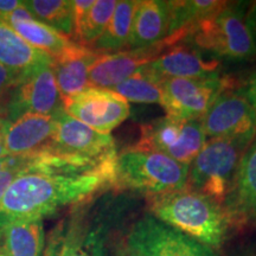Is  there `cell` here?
I'll return each instance as SVG.
<instances>
[{
	"label": "cell",
	"instance_id": "1",
	"mask_svg": "<svg viewBox=\"0 0 256 256\" xmlns=\"http://www.w3.org/2000/svg\"><path fill=\"white\" fill-rule=\"evenodd\" d=\"M116 156L78 159L38 152L0 200V226L14 220H43L60 208L113 190Z\"/></svg>",
	"mask_w": 256,
	"mask_h": 256
},
{
	"label": "cell",
	"instance_id": "2",
	"mask_svg": "<svg viewBox=\"0 0 256 256\" xmlns=\"http://www.w3.org/2000/svg\"><path fill=\"white\" fill-rule=\"evenodd\" d=\"M152 216L211 249L226 242L232 220L222 204L190 190H180L147 197Z\"/></svg>",
	"mask_w": 256,
	"mask_h": 256
},
{
	"label": "cell",
	"instance_id": "3",
	"mask_svg": "<svg viewBox=\"0 0 256 256\" xmlns=\"http://www.w3.org/2000/svg\"><path fill=\"white\" fill-rule=\"evenodd\" d=\"M249 2H228L188 32L184 43L216 60H247L256 44L246 20Z\"/></svg>",
	"mask_w": 256,
	"mask_h": 256
},
{
	"label": "cell",
	"instance_id": "4",
	"mask_svg": "<svg viewBox=\"0 0 256 256\" xmlns=\"http://www.w3.org/2000/svg\"><path fill=\"white\" fill-rule=\"evenodd\" d=\"M188 168L156 152L128 148L116 156L115 191H136L147 197L186 186Z\"/></svg>",
	"mask_w": 256,
	"mask_h": 256
},
{
	"label": "cell",
	"instance_id": "5",
	"mask_svg": "<svg viewBox=\"0 0 256 256\" xmlns=\"http://www.w3.org/2000/svg\"><path fill=\"white\" fill-rule=\"evenodd\" d=\"M104 208L100 206V212L94 216L86 208L74 210L69 218L51 232L46 256H110L108 236L112 218L124 208V203L112 198L106 215H102Z\"/></svg>",
	"mask_w": 256,
	"mask_h": 256
},
{
	"label": "cell",
	"instance_id": "6",
	"mask_svg": "<svg viewBox=\"0 0 256 256\" xmlns=\"http://www.w3.org/2000/svg\"><path fill=\"white\" fill-rule=\"evenodd\" d=\"M252 142L236 139H211L188 168L186 188L224 203L243 152Z\"/></svg>",
	"mask_w": 256,
	"mask_h": 256
},
{
	"label": "cell",
	"instance_id": "7",
	"mask_svg": "<svg viewBox=\"0 0 256 256\" xmlns=\"http://www.w3.org/2000/svg\"><path fill=\"white\" fill-rule=\"evenodd\" d=\"M206 142L200 120L166 115L142 124L139 140L130 148L156 152L190 165Z\"/></svg>",
	"mask_w": 256,
	"mask_h": 256
},
{
	"label": "cell",
	"instance_id": "8",
	"mask_svg": "<svg viewBox=\"0 0 256 256\" xmlns=\"http://www.w3.org/2000/svg\"><path fill=\"white\" fill-rule=\"evenodd\" d=\"M124 247L133 256H218L206 246L146 215L130 226Z\"/></svg>",
	"mask_w": 256,
	"mask_h": 256
},
{
	"label": "cell",
	"instance_id": "9",
	"mask_svg": "<svg viewBox=\"0 0 256 256\" xmlns=\"http://www.w3.org/2000/svg\"><path fill=\"white\" fill-rule=\"evenodd\" d=\"M229 76L211 78H162V106L166 115L186 120H202L216 98L234 89Z\"/></svg>",
	"mask_w": 256,
	"mask_h": 256
},
{
	"label": "cell",
	"instance_id": "10",
	"mask_svg": "<svg viewBox=\"0 0 256 256\" xmlns=\"http://www.w3.org/2000/svg\"><path fill=\"white\" fill-rule=\"evenodd\" d=\"M200 122L206 139L255 140L256 112L238 90L229 89L220 94Z\"/></svg>",
	"mask_w": 256,
	"mask_h": 256
},
{
	"label": "cell",
	"instance_id": "11",
	"mask_svg": "<svg viewBox=\"0 0 256 256\" xmlns=\"http://www.w3.org/2000/svg\"><path fill=\"white\" fill-rule=\"evenodd\" d=\"M63 110L98 133L110 134L130 116V104L113 90L89 87L63 101Z\"/></svg>",
	"mask_w": 256,
	"mask_h": 256
},
{
	"label": "cell",
	"instance_id": "12",
	"mask_svg": "<svg viewBox=\"0 0 256 256\" xmlns=\"http://www.w3.org/2000/svg\"><path fill=\"white\" fill-rule=\"evenodd\" d=\"M55 119L54 136L44 150L78 159H102L118 154L112 134L96 132L64 110L57 114Z\"/></svg>",
	"mask_w": 256,
	"mask_h": 256
},
{
	"label": "cell",
	"instance_id": "13",
	"mask_svg": "<svg viewBox=\"0 0 256 256\" xmlns=\"http://www.w3.org/2000/svg\"><path fill=\"white\" fill-rule=\"evenodd\" d=\"M63 110L62 95L49 64L34 70L19 82L12 92L6 116L11 122L23 114L56 116Z\"/></svg>",
	"mask_w": 256,
	"mask_h": 256
},
{
	"label": "cell",
	"instance_id": "14",
	"mask_svg": "<svg viewBox=\"0 0 256 256\" xmlns=\"http://www.w3.org/2000/svg\"><path fill=\"white\" fill-rule=\"evenodd\" d=\"M168 44L139 50H124L113 54H98L89 69V84L94 88L113 89L124 80L136 75L154 60Z\"/></svg>",
	"mask_w": 256,
	"mask_h": 256
},
{
	"label": "cell",
	"instance_id": "15",
	"mask_svg": "<svg viewBox=\"0 0 256 256\" xmlns=\"http://www.w3.org/2000/svg\"><path fill=\"white\" fill-rule=\"evenodd\" d=\"M220 60L206 56L188 44L164 50L146 69L159 78H211L220 76Z\"/></svg>",
	"mask_w": 256,
	"mask_h": 256
},
{
	"label": "cell",
	"instance_id": "16",
	"mask_svg": "<svg viewBox=\"0 0 256 256\" xmlns=\"http://www.w3.org/2000/svg\"><path fill=\"white\" fill-rule=\"evenodd\" d=\"M223 208L232 224L256 226V139L240 159Z\"/></svg>",
	"mask_w": 256,
	"mask_h": 256
},
{
	"label": "cell",
	"instance_id": "17",
	"mask_svg": "<svg viewBox=\"0 0 256 256\" xmlns=\"http://www.w3.org/2000/svg\"><path fill=\"white\" fill-rule=\"evenodd\" d=\"M55 116L23 114L8 122L5 150L8 156H32L49 145L55 130Z\"/></svg>",
	"mask_w": 256,
	"mask_h": 256
},
{
	"label": "cell",
	"instance_id": "18",
	"mask_svg": "<svg viewBox=\"0 0 256 256\" xmlns=\"http://www.w3.org/2000/svg\"><path fill=\"white\" fill-rule=\"evenodd\" d=\"M170 5L162 0H138L127 50L159 46L168 36Z\"/></svg>",
	"mask_w": 256,
	"mask_h": 256
},
{
	"label": "cell",
	"instance_id": "19",
	"mask_svg": "<svg viewBox=\"0 0 256 256\" xmlns=\"http://www.w3.org/2000/svg\"><path fill=\"white\" fill-rule=\"evenodd\" d=\"M2 22L14 28L31 46L46 52L52 60L76 44L60 32L36 20L23 4L6 16Z\"/></svg>",
	"mask_w": 256,
	"mask_h": 256
},
{
	"label": "cell",
	"instance_id": "20",
	"mask_svg": "<svg viewBox=\"0 0 256 256\" xmlns=\"http://www.w3.org/2000/svg\"><path fill=\"white\" fill-rule=\"evenodd\" d=\"M98 52L76 43L68 51L52 60L51 68L63 101L90 87L89 69Z\"/></svg>",
	"mask_w": 256,
	"mask_h": 256
},
{
	"label": "cell",
	"instance_id": "21",
	"mask_svg": "<svg viewBox=\"0 0 256 256\" xmlns=\"http://www.w3.org/2000/svg\"><path fill=\"white\" fill-rule=\"evenodd\" d=\"M52 58L31 46L11 26L0 20V66L23 80L40 66H49Z\"/></svg>",
	"mask_w": 256,
	"mask_h": 256
},
{
	"label": "cell",
	"instance_id": "22",
	"mask_svg": "<svg viewBox=\"0 0 256 256\" xmlns=\"http://www.w3.org/2000/svg\"><path fill=\"white\" fill-rule=\"evenodd\" d=\"M44 241L42 218L14 220L0 226V247L6 256H40Z\"/></svg>",
	"mask_w": 256,
	"mask_h": 256
},
{
	"label": "cell",
	"instance_id": "23",
	"mask_svg": "<svg viewBox=\"0 0 256 256\" xmlns=\"http://www.w3.org/2000/svg\"><path fill=\"white\" fill-rule=\"evenodd\" d=\"M226 2L216 0H184L168 2L170 25L166 42L171 46L183 42L188 32L200 20L210 17L222 8Z\"/></svg>",
	"mask_w": 256,
	"mask_h": 256
},
{
	"label": "cell",
	"instance_id": "24",
	"mask_svg": "<svg viewBox=\"0 0 256 256\" xmlns=\"http://www.w3.org/2000/svg\"><path fill=\"white\" fill-rule=\"evenodd\" d=\"M138 0H119L110 23L89 49L98 54H113L127 50Z\"/></svg>",
	"mask_w": 256,
	"mask_h": 256
},
{
	"label": "cell",
	"instance_id": "25",
	"mask_svg": "<svg viewBox=\"0 0 256 256\" xmlns=\"http://www.w3.org/2000/svg\"><path fill=\"white\" fill-rule=\"evenodd\" d=\"M23 5L36 20L48 25L72 40V2H69V0H26V2H23Z\"/></svg>",
	"mask_w": 256,
	"mask_h": 256
},
{
	"label": "cell",
	"instance_id": "26",
	"mask_svg": "<svg viewBox=\"0 0 256 256\" xmlns=\"http://www.w3.org/2000/svg\"><path fill=\"white\" fill-rule=\"evenodd\" d=\"M110 90L120 95L127 102L162 104V78L153 75L146 68L115 86Z\"/></svg>",
	"mask_w": 256,
	"mask_h": 256
},
{
	"label": "cell",
	"instance_id": "27",
	"mask_svg": "<svg viewBox=\"0 0 256 256\" xmlns=\"http://www.w3.org/2000/svg\"><path fill=\"white\" fill-rule=\"evenodd\" d=\"M116 2H118L115 0H96L94 2L87 14V17L83 22L76 43L80 46L90 48L100 38L107 24L110 23Z\"/></svg>",
	"mask_w": 256,
	"mask_h": 256
},
{
	"label": "cell",
	"instance_id": "28",
	"mask_svg": "<svg viewBox=\"0 0 256 256\" xmlns=\"http://www.w3.org/2000/svg\"><path fill=\"white\" fill-rule=\"evenodd\" d=\"M20 81L22 80L14 74H12L5 66H0V118L2 113L6 114L12 92Z\"/></svg>",
	"mask_w": 256,
	"mask_h": 256
},
{
	"label": "cell",
	"instance_id": "29",
	"mask_svg": "<svg viewBox=\"0 0 256 256\" xmlns=\"http://www.w3.org/2000/svg\"><path fill=\"white\" fill-rule=\"evenodd\" d=\"M37 153L34 156H28L23 160V162H18V164H16L14 166H10V168L4 170V171L0 172V200L4 196L5 191L8 190V188L11 185L12 182L34 162Z\"/></svg>",
	"mask_w": 256,
	"mask_h": 256
},
{
	"label": "cell",
	"instance_id": "30",
	"mask_svg": "<svg viewBox=\"0 0 256 256\" xmlns=\"http://www.w3.org/2000/svg\"><path fill=\"white\" fill-rule=\"evenodd\" d=\"M94 0H74L72 2V18H74V36L72 40L76 43L83 22L90 10Z\"/></svg>",
	"mask_w": 256,
	"mask_h": 256
},
{
	"label": "cell",
	"instance_id": "31",
	"mask_svg": "<svg viewBox=\"0 0 256 256\" xmlns=\"http://www.w3.org/2000/svg\"><path fill=\"white\" fill-rule=\"evenodd\" d=\"M238 92L244 96L246 100L250 104L256 112V72L249 76L244 84L238 89Z\"/></svg>",
	"mask_w": 256,
	"mask_h": 256
},
{
	"label": "cell",
	"instance_id": "32",
	"mask_svg": "<svg viewBox=\"0 0 256 256\" xmlns=\"http://www.w3.org/2000/svg\"><path fill=\"white\" fill-rule=\"evenodd\" d=\"M246 20H247V25L250 31L252 38L256 44V2H249L247 14H246Z\"/></svg>",
	"mask_w": 256,
	"mask_h": 256
},
{
	"label": "cell",
	"instance_id": "33",
	"mask_svg": "<svg viewBox=\"0 0 256 256\" xmlns=\"http://www.w3.org/2000/svg\"><path fill=\"white\" fill-rule=\"evenodd\" d=\"M22 4L23 2H18V0H0V20H2L6 16L14 12Z\"/></svg>",
	"mask_w": 256,
	"mask_h": 256
},
{
	"label": "cell",
	"instance_id": "34",
	"mask_svg": "<svg viewBox=\"0 0 256 256\" xmlns=\"http://www.w3.org/2000/svg\"><path fill=\"white\" fill-rule=\"evenodd\" d=\"M34 156V154H32ZM28 156H5V158H0V172L4 171L10 166H14L16 164H18V162H23V160L26 158Z\"/></svg>",
	"mask_w": 256,
	"mask_h": 256
},
{
	"label": "cell",
	"instance_id": "35",
	"mask_svg": "<svg viewBox=\"0 0 256 256\" xmlns=\"http://www.w3.org/2000/svg\"><path fill=\"white\" fill-rule=\"evenodd\" d=\"M6 126H8V120H4L2 118H0V158L8 156L6 154V150H5Z\"/></svg>",
	"mask_w": 256,
	"mask_h": 256
},
{
	"label": "cell",
	"instance_id": "36",
	"mask_svg": "<svg viewBox=\"0 0 256 256\" xmlns=\"http://www.w3.org/2000/svg\"><path fill=\"white\" fill-rule=\"evenodd\" d=\"M119 256H130V252H127L126 247H124V248L121 249V250H120V254H119Z\"/></svg>",
	"mask_w": 256,
	"mask_h": 256
},
{
	"label": "cell",
	"instance_id": "37",
	"mask_svg": "<svg viewBox=\"0 0 256 256\" xmlns=\"http://www.w3.org/2000/svg\"><path fill=\"white\" fill-rule=\"evenodd\" d=\"M0 256H6V255L2 252V250H0Z\"/></svg>",
	"mask_w": 256,
	"mask_h": 256
},
{
	"label": "cell",
	"instance_id": "38",
	"mask_svg": "<svg viewBox=\"0 0 256 256\" xmlns=\"http://www.w3.org/2000/svg\"><path fill=\"white\" fill-rule=\"evenodd\" d=\"M127 252H128V250H127ZM130 256H133V255H132V254H130Z\"/></svg>",
	"mask_w": 256,
	"mask_h": 256
},
{
	"label": "cell",
	"instance_id": "39",
	"mask_svg": "<svg viewBox=\"0 0 256 256\" xmlns=\"http://www.w3.org/2000/svg\"><path fill=\"white\" fill-rule=\"evenodd\" d=\"M0 250H2V247H0Z\"/></svg>",
	"mask_w": 256,
	"mask_h": 256
}]
</instances>
